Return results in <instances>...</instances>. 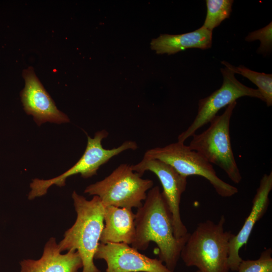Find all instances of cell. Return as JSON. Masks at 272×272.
Wrapping results in <instances>:
<instances>
[{"instance_id": "cell-1", "label": "cell", "mask_w": 272, "mask_h": 272, "mask_svg": "<svg viewBox=\"0 0 272 272\" xmlns=\"http://www.w3.org/2000/svg\"><path fill=\"white\" fill-rule=\"evenodd\" d=\"M134 223L135 236L131 247L145 250L151 242H155L159 259L173 272L190 233L180 239L175 237L172 215L158 186L147 192L144 203L135 214Z\"/></svg>"}, {"instance_id": "cell-2", "label": "cell", "mask_w": 272, "mask_h": 272, "mask_svg": "<svg viewBox=\"0 0 272 272\" xmlns=\"http://www.w3.org/2000/svg\"><path fill=\"white\" fill-rule=\"evenodd\" d=\"M72 197L77 219L65 231L63 239L58 244V249L61 252L77 251L82 259V272H101L94 259L104 226V207L96 195L87 200L74 191Z\"/></svg>"}, {"instance_id": "cell-3", "label": "cell", "mask_w": 272, "mask_h": 272, "mask_svg": "<svg viewBox=\"0 0 272 272\" xmlns=\"http://www.w3.org/2000/svg\"><path fill=\"white\" fill-rule=\"evenodd\" d=\"M225 218L218 223L207 220L199 223L180 253L187 266H195L200 272H229V241L234 235L224 229Z\"/></svg>"}, {"instance_id": "cell-4", "label": "cell", "mask_w": 272, "mask_h": 272, "mask_svg": "<svg viewBox=\"0 0 272 272\" xmlns=\"http://www.w3.org/2000/svg\"><path fill=\"white\" fill-rule=\"evenodd\" d=\"M236 101L227 106L224 113L210 121V126L199 134L194 133L188 146L199 153L210 163L218 166L235 183L242 176L232 149L230 135V119Z\"/></svg>"}, {"instance_id": "cell-5", "label": "cell", "mask_w": 272, "mask_h": 272, "mask_svg": "<svg viewBox=\"0 0 272 272\" xmlns=\"http://www.w3.org/2000/svg\"><path fill=\"white\" fill-rule=\"evenodd\" d=\"M142 177L131 165L122 163L103 180L88 185L84 193L98 196L104 207L138 209L154 184Z\"/></svg>"}, {"instance_id": "cell-6", "label": "cell", "mask_w": 272, "mask_h": 272, "mask_svg": "<svg viewBox=\"0 0 272 272\" xmlns=\"http://www.w3.org/2000/svg\"><path fill=\"white\" fill-rule=\"evenodd\" d=\"M143 158L162 161L186 177L191 175L202 176L209 181L222 197H231L238 192L237 187L220 179L213 165L199 153L191 150L183 143L177 141L163 147L150 149L145 152Z\"/></svg>"}, {"instance_id": "cell-7", "label": "cell", "mask_w": 272, "mask_h": 272, "mask_svg": "<svg viewBox=\"0 0 272 272\" xmlns=\"http://www.w3.org/2000/svg\"><path fill=\"white\" fill-rule=\"evenodd\" d=\"M108 132L103 129L97 131L94 138L87 135V144L85 151L78 161L70 169L62 174L48 179H34L32 182L33 192L38 196L47 193L48 189L53 185L60 187L65 184V180L73 175L80 174L83 178H89L97 174L100 167L107 163L113 157L127 150H135L138 146L133 141H126L120 146L111 149L103 147L102 141L108 136Z\"/></svg>"}, {"instance_id": "cell-8", "label": "cell", "mask_w": 272, "mask_h": 272, "mask_svg": "<svg viewBox=\"0 0 272 272\" xmlns=\"http://www.w3.org/2000/svg\"><path fill=\"white\" fill-rule=\"evenodd\" d=\"M223 77L221 87L210 96L198 101L197 113L190 125L178 137V142L184 143L192 137L197 129L210 121L217 115L222 108L243 96L263 99L258 89L248 87L238 81L234 73L226 67L221 69Z\"/></svg>"}, {"instance_id": "cell-9", "label": "cell", "mask_w": 272, "mask_h": 272, "mask_svg": "<svg viewBox=\"0 0 272 272\" xmlns=\"http://www.w3.org/2000/svg\"><path fill=\"white\" fill-rule=\"evenodd\" d=\"M132 169L142 176L151 171L159 178L163 187L162 194L171 212L175 237L180 239L189 233L183 223L180 212L181 195L186 190L187 177L179 174L171 165L158 159L143 158L131 165Z\"/></svg>"}, {"instance_id": "cell-10", "label": "cell", "mask_w": 272, "mask_h": 272, "mask_svg": "<svg viewBox=\"0 0 272 272\" xmlns=\"http://www.w3.org/2000/svg\"><path fill=\"white\" fill-rule=\"evenodd\" d=\"M94 259L105 260L106 272H173L159 259L150 258L123 243H100Z\"/></svg>"}, {"instance_id": "cell-11", "label": "cell", "mask_w": 272, "mask_h": 272, "mask_svg": "<svg viewBox=\"0 0 272 272\" xmlns=\"http://www.w3.org/2000/svg\"><path fill=\"white\" fill-rule=\"evenodd\" d=\"M25 85L20 93L25 112L33 116L37 125L46 122L57 124L70 122L68 116L59 110L37 77L32 66L22 73Z\"/></svg>"}, {"instance_id": "cell-12", "label": "cell", "mask_w": 272, "mask_h": 272, "mask_svg": "<svg viewBox=\"0 0 272 272\" xmlns=\"http://www.w3.org/2000/svg\"><path fill=\"white\" fill-rule=\"evenodd\" d=\"M272 189V172L265 174L260 180L259 187L252 200L251 211L236 235L229 241L228 265L229 269L237 271L242 259L239 250L247 244L251 232L257 222L265 214L269 203V194Z\"/></svg>"}, {"instance_id": "cell-13", "label": "cell", "mask_w": 272, "mask_h": 272, "mask_svg": "<svg viewBox=\"0 0 272 272\" xmlns=\"http://www.w3.org/2000/svg\"><path fill=\"white\" fill-rule=\"evenodd\" d=\"M20 265V272H78L83 266L79 253L70 250L61 254L53 237L47 242L41 258L24 259Z\"/></svg>"}, {"instance_id": "cell-14", "label": "cell", "mask_w": 272, "mask_h": 272, "mask_svg": "<svg viewBox=\"0 0 272 272\" xmlns=\"http://www.w3.org/2000/svg\"><path fill=\"white\" fill-rule=\"evenodd\" d=\"M134 219L135 214L130 209L112 206L104 207L105 224L100 236V243L131 245L135 236Z\"/></svg>"}, {"instance_id": "cell-15", "label": "cell", "mask_w": 272, "mask_h": 272, "mask_svg": "<svg viewBox=\"0 0 272 272\" xmlns=\"http://www.w3.org/2000/svg\"><path fill=\"white\" fill-rule=\"evenodd\" d=\"M212 31L203 26L194 31L177 35L161 34L151 42L157 54L176 53L187 48L207 49L212 46Z\"/></svg>"}, {"instance_id": "cell-16", "label": "cell", "mask_w": 272, "mask_h": 272, "mask_svg": "<svg viewBox=\"0 0 272 272\" xmlns=\"http://www.w3.org/2000/svg\"><path fill=\"white\" fill-rule=\"evenodd\" d=\"M221 63L234 73L239 74L247 78L257 87L267 106L272 105V75L252 71L243 65L235 66L227 61Z\"/></svg>"}, {"instance_id": "cell-17", "label": "cell", "mask_w": 272, "mask_h": 272, "mask_svg": "<svg viewBox=\"0 0 272 272\" xmlns=\"http://www.w3.org/2000/svg\"><path fill=\"white\" fill-rule=\"evenodd\" d=\"M233 2V0H207V13L203 26L212 31L223 20L229 18Z\"/></svg>"}, {"instance_id": "cell-18", "label": "cell", "mask_w": 272, "mask_h": 272, "mask_svg": "<svg viewBox=\"0 0 272 272\" xmlns=\"http://www.w3.org/2000/svg\"><path fill=\"white\" fill-rule=\"evenodd\" d=\"M272 250L267 248L262 251L256 260H242L238 272H272Z\"/></svg>"}, {"instance_id": "cell-19", "label": "cell", "mask_w": 272, "mask_h": 272, "mask_svg": "<svg viewBox=\"0 0 272 272\" xmlns=\"http://www.w3.org/2000/svg\"><path fill=\"white\" fill-rule=\"evenodd\" d=\"M256 40L260 41V45L258 49L259 52L270 51L272 47V23H269L264 27L250 32L245 38L248 42Z\"/></svg>"}, {"instance_id": "cell-20", "label": "cell", "mask_w": 272, "mask_h": 272, "mask_svg": "<svg viewBox=\"0 0 272 272\" xmlns=\"http://www.w3.org/2000/svg\"><path fill=\"white\" fill-rule=\"evenodd\" d=\"M196 272H200V271H198V270H197Z\"/></svg>"}]
</instances>
